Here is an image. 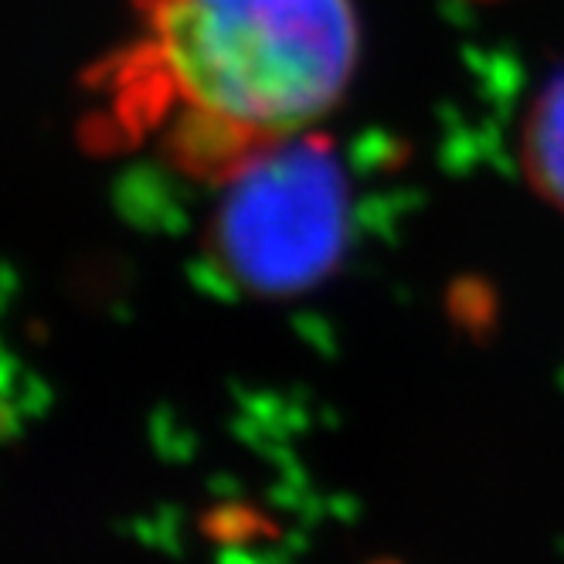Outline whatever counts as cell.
Here are the masks:
<instances>
[{
  "label": "cell",
  "mask_w": 564,
  "mask_h": 564,
  "mask_svg": "<svg viewBox=\"0 0 564 564\" xmlns=\"http://www.w3.org/2000/svg\"><path fill=\"white\" fill-rule=\"evenodd\" d=\"M137 21L109 62L112 119L164 130L171 164L205 184L310 130L360 62L354 0H137Z\"/></svg>",
  "instance_id": "cell-1"
},
{
  "label": "cell",
  "mask_w": 564,
  "mask_h": 564,
  "mask_svg": "<svg viewBox=\"0 0 564 564\" xmlns=\"http://www.w3.org/2000/svg\"><path fill=\"white\" fill-rule=\"evenodd\" d=\"M218 187L205 256L235 293L293 300L340 269L354 231V191L327 133L279 140Z\"/></svg>",
  "instance_id": "cell-2"
},
{
  "label": "cell",
  "mask_w": 564,
  "mask_h": 564,
  "mask_svg": "<svg viewBox=\"0 0 564 564\" xmlns=\"http://www.w3.org/2000/svg\"><path fill=\"white\" fill-rule=\"evenodd\" d=\"M520 171L531 191L564 215V65L538 89L520 123Z\"/></svg>",
  "instance_id": "cell-3"
},
{
  "label": "cell",
  "mask_w": 564,
  "mask_h": 564,
  "mask_svg": "<svg viewBox=\"0 0 564 564\" xmlns=\"http://www.w3.org/2000/svg\"><path fill=\"white\" fill-rule=\"evenodd\" d=\"M384 564H388V561H384Z\"/></svg>",
  "instance_id": "cell-4"
}]
</instances>
